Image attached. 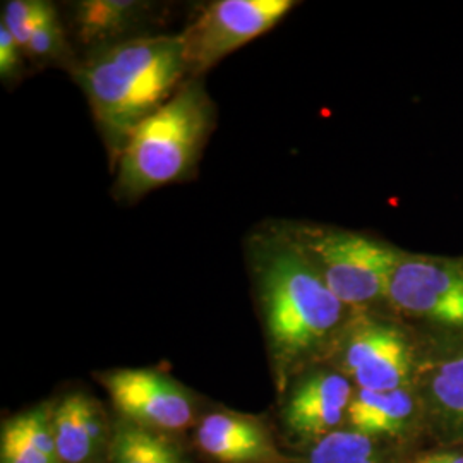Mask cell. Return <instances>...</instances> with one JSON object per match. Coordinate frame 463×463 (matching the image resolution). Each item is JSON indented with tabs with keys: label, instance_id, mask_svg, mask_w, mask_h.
Returning <instances> with one entry per match:
<instances>
[{
	"label": "cell",
	"instance_id": "cell-1",
	"mask_svg": "<svg viewBox=\"0 0 463 463\" xmlns=\"http://www.w3.org/2000/svg\"><path fill=\"white\" fill-rule=\"evenodd\" d=\"M252 256L258 307L279 395L348 325L336 298L290 232L258 239Z\"/></svg>",
	"mask_w": 463,
	"mask_h": 463
},
{
	"label": "cell",
	"instance_id": "cell-2",
	"mask_svg": "<svg viewBox=\"0 0 463 463\" xmlns=\"http://www.w3.org/2000/svg\"><path fill=\"white\" fill-rule=\"evenodd\" d=\"M187 74L183 34L128 38L74 69L114 164L137 126L177 93Z\"/></svg>",
	"mask_w": 463,
	"mask_h": 463
},
{
	"label": "cell",
	"instance_id": "cell-3",
	"mask_svg": "<svg viewBox=\"0 0 463 463\" xmlns=\"http://www.w3.org/2000/svg\"><path fill=\"white\" fill-rule=\"evenodd\" d=\"M215 128V103L191 78L137 126L116 162V198L136 201L166 184L184 181L198 165Z\"/></svg>",
	"mask_w": 463,
	"mask_h": 463
},
{
	"label": "cell",
	"instance_id": "cell-4",
	"mask_svg": "<svg viewBox=\"0 0 463 463\" xmlns=\"http://www.w3.org/2000/svg\"><path fill=\"white\" fill-rule=\"evenodd\" d=\"M313 261L331 292L350 311L386 302L388 281L400 249L359 232L330 227H300L290 231Z\"/></svg>",
	"mask_w": 463,
	"mask_h": 463
},
{
	"label": "cell",
	"instance_id": "cell-5",
	"mask_svg": "<svg viewBox=\"0 0 463 463\" xmlns=\"http://www.w3.org/2000/svg\"><path fill=\"white\" fill-rule=\"evenodd\" d=\"M97 380L107 390L114 414L158 432H191L206 409L193 390L160 369H112L99 373Z\"/></svg>",
	"mask_w": 463,
	"mask_h": 463
},
{
	"label": "cell",
	"instance_id": "cell-6",
	"mask_svg": "<svg viewBox=\"0 0 463 463\" xmlns=\"http://www.w3.org/2000/svg\"><path fill=\"white\" fill-rule=\"evenodd\" d=\"M386 302L405 316L463 331V258L400 250Z\"/></svg>",
	"mask_w": 463,
	"mask_h": 463
},
{
	"label": "cell",
	"instance_id": "cell-7",
	"mask_svg": "<svg viewBox=\"0 0 463 463\" xmlns=\"http://www.w3.org/2000/svg\"><path fill=\"white\" fill-rule=\"evenodd\" d=\"M292 0H218L201 11L184 32L189 76L199 78L249 42L275 28Z\"/></svg>",
	"mask_w": 463,
	"mask_h": 463
},
{
	"label": "cell",
	"instance_id": "cell-8",
	"mask_svg": "<svg viewBox=\"0 0 463 463\" xmlns=\"http://www.w3.org/2000/svg\"><path fill=\"white\" fill-rule=\"evenodd\" d=\"M336 345L338 371L354 381L357 390L409 388L414 374V348L395 325L355 313Z\"/></svg>",
	"mask_w": 463,
	"mask_h": 463
},
{
	"label": "cell",
	"instance_id": "cell-9",
	"mask_svg": "<svg viewBox=\"0 0 463 463\" xmlns=\"http://www.w3.org/2000/svg\"><path fill=\"white\" fill-rule=\"evenodd\" d=\"M354 393L352 381L338 369H306L280 395L281 428L311 447L345 420Z\"/></svg>",
	"mask_w": 463,
	"mask_h": 463
},
{
	"label": "cell",
	"instance_id": "cell-10",
	"mask_svg": "<svg viewBox=\"0 0 463 463\" xmlns=\"http://www.w3.org/2000/svg\"><path fill=\"white\" fill-rule=\"evenodd\" d=\"M194 451L210 463H290L260 415L210 407L191 430Z\"/></svg>",
	"mask_w": 463,
	"mask_h": 463
},
{
	"label": "cell",
	"instance_id": "cell-11",
	"mask_svg": "<svg viewBox=\"0 0 463 463\" xmlns=\"http://www.w3.org/2000/svg\"><path fill=\"white\" fill-rule=\"evenodd\" d=\"M52 430L61 463H109L114 414L99 398L74 390L52 400Z\"/></svg>",
	"mask_w": 463,
	"mask_h": 463
},
{
	"label": "cell",
	"instance_id": "cell-12",
	"mask_svg": "<svg viewBox=\"0 0 463 463\" xmlns=\"http://www.w3.org/2000/svg\"><path fill=\"white\" fill-rule=\"evenodd\" d=\"M0 463H61L52 430V400L2 420Z\"/></svg>",
	"mask_w": 463,
	"mask_h": 463
},
{
	"label": "cell",
	"instance_id": "cell-13",
	"mask_svg": "<svg viewBox=\"0 0 463 463\" xmlns=\"http://www.w3.org/2000/svg\"><path fill=\"white\" fill-rule=\"evenodd\" d=\"M148 4L137 0H84L74 5L72 23L78 38L101 49L124 42L146 17Z\"/></svg>",
	"mask_w": 463,
	"mask_h": 463
},
{
	"label": "cell",
	"instance_id": "cell-14",
	"mask_svg": "<svg viewBox=\"0 0 463 463\" xmlns=\"http://www.w3.org/2000/svg\"><path fill=\"white\" fill-rule=\"evenodd\" d=\"M414 398L409 388L393 392L357 390L348 405V430L373 439L395 436L414 414Z\"/></svg>",
	"mask_w": 463,
	"mask_h": 463
},
{
	"label": "cell",
	"instance_id": "cell-15",
	"mask_svg": "<svg viewBox=\"0 0 463 463\" xmlns=\"http://www.w3.org/2000/svg\"><path fill=\"white\" fill-rule=\"evenodd\" d=\"M109 463H194L183 439L137 426L114 414V441Z\"/></svg>",
	"mask_w": 463,
	"mask_h": 463
},
{
	"label": "cell",
	"instance_id": "cell-16",
	"mask_svg": "<svg viewBox=\"0 0 463 463\" xmlns=\"http://www.w3.org/2000/svg\"><path fill=\"white\" fill-rule=\"evenodd\" d=\"M290 463H383L373 438L352 430H333L307 448L306 455Z\"/></svg>",
	"mask_w": 463,
	"mask_h": 463
},
{
	"label": "cell",
	"instance_id": "cell-17",
	"mask_svg": "<svg viewBox=\"0 0 463 463\" xmlns=\"http://www.w3.org/2000/svg\"><path fill=\"white\" fill-rule=\"evenodd\" d=\"M430 390L443 412L463 420V352L441 359L434 365Z\"/></svg>",
	"mask_w": 463,
	"mask_h": 463
},
{
	"label": "cell",
	"instance_id": "cell-18",
	"mask_svg": "<svg viewBox=\"0 0 463 463\" xmlns=\"http://www.w3.org/2000/svg\"><path fill=\"white\" fill-rule=\"evenodd\" d=\"M52 7L53 5L45 0H9L4 4L2 24L14 36L19 47L24 50L34 30Z\"/></svg>",
	"mask_w": 463,
	"mask_h": 463
},
{
	"label": "cell",
	"instance_id": "cell-19",
	"mask_svg": "<svg viewBox=\"0 0 463 463\" xmlns=\"http://www.w3.org/2000/svg\"><path fill=\"white\" fill-rule=\"evenodd\" d=\"M24 53L36 61H49V62L64 59L69 53L66 34L55 7L50 9L47 16L43 17V21L34 30L28 45L24 47Z\"/></svg>",
	"mask_w": 463,
	"mask_h": 463
},
{
	"label": "cell",
	"instance_id": "cell-20",
	"mask_svg": "<svg viewBox=\"0 0 463 463\" xmlns=\"http://www.w3.org/2000/svg\"><path fill=\"white\" fill-rule=\"evenodd\" d=\"M23 53L24 50L19 47L14 36L0 23V76L4 81L16 78Z\"/></svg>",
	"mask_w": 463,
	"mask_h": 463
},
{
	"label": "cell",
	"instance_id": "cell-21",
	"mask_svg": "<svg viewBox=\"0 0 463 463\" xmlns=\"http://www.w3.org/2000/svg\"><path fill=\"white\" fill-rule=\"evenodd\" d=\"M422 458L428 463H463V455L457 453H432Z\"/></svg>",
	"mask_w": 463,
	"mask_h": 463
},
{
	"label": "cell",
	"instance_id": "cell-22",
	"mask_svg": "<svg viewBox=\"0 0 463 463\" xmlns=\"http://www.w3.org/2000/svg\"><path fill=\"white\" fill-rule=\"evenodd\" d=\"M415 463H428L426 462V460H424V458H419V460H417V462Z\"/></svg>",
	"mask_w": 463,
	"mask_h": 463
}]
</instances>
